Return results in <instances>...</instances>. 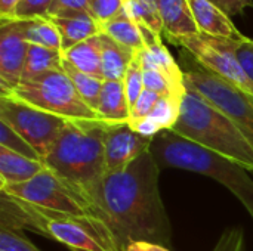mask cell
<instances>
[{"label": "cell", "mask_w": 253, "mask_h": 251, "mask_svg": "<svg viewBox=\"0 0 253 251\" xmlns=\"http://www.w3.org/2000/svg\"><path fill=\"white\" fill-rule=\"evenodd\" d=\"M159 178L160 166L151 151L126 170L105 175L98 210L122 251L136 241L172 249V228L162 201Z\"/></svg>", "instance_id": "1"}, {"label": "cell", "mask_w": 253, "mask_h": 251, "mask_svg": "<svg viewBox=\"0 0 253 251\" xmlns=\"http://www.w3.org/2000/svg\"><path fill=\"white\" fill-rule=\"evenodd\" d=\"M58 28L61 41H62V52L71 49L73 46L101 34L99 22L89 13L82 12L70 16H47Z\"/></svg>", "instance_id": "17"}, {"label": "cell", "mask_w": 253, "mask_h": 251, "mask_svg": "<svg viewBox=\"0 0 253 251\" xmlns=\"http://www.w3.org/2000/svg\"><path fill=\"white\" fill-rule=\"evenodd\" d=\"M123 84H125V92H126V96L129 101V107L132 108L133 104L136 102V99L141 96V93L145 89L144 87V67H142L138 52L126 71Z\"/></svg>", "instance_id": "28"}, {"label": "cell", "mask_w": 253, "mask_h": 251, "mask_svg": "<svg viewBox=\"0 0 253 251\" xmlns=\"http://www.w3.org/2000/svg\"><path fill=\"white\" fill-rule=\"evenodd\" d=\"M25 21L9 19L0 25V95H9L22 80L30 43L24 36Z\"/></svg>", "instance_id": "11"}, {"label": "cell", "mask_w": 253, "mask_h": 251, "mask_svg": "<svg viewBox=\"0 0 253 251\" xmlns=\"http://www.w3.org/2000/svg\"><path fill=\"white\" fill-rule=\"evenodd\" d=\"M163 25L165 36L173 44L185 37L199 34V27L194 21L188 0H156Z\"/></svg>", "instance_id": "15"}, {"label": "cell", "mask_w": 253, "mask_h": 251, "mask_svg": "<svg viewBox=\"0 0 253 251\" xmlns=\"http://www.w3.org/2000/svg\"><path fill=\"white\" fill-rule=\"evenodd\" d=\"M24 36L30 44L43 46L62 52V41L56 25L47 16H37L33 19H24Z\"/></svg>", "instance_id": "23"}, {"label": "cell", "mask_w": 253, "mask_h": 251, "mask_svg": "<svg viewBox=\"0 0 253 251\" xmlns=\"http://www.w3.org/2000/svg\"><path fill=\"white\" fill-rule=\"evenodd\" d=\"M199 31L212 37L242 40L246 36L239 31L230 16L211 0H188Z\"/></svg>", "instance_id": "14"}, {"label": "cell", "mask_w": 253, "mask_h": 251, "mask_svg": "<svg viewBox=\"0 0 253 251\" xmlns=\"http://www.w3.org/2000/svg\"><path fill=\"white\" fill-rule=\"evenodd\" d=\"M90 0H53L46 16H70L89 12Z\"/></svg>", "instance_id": "32"}, {"label": "cell", "mask_w": 253, "mask_h": 251, "mask_svg": "<svg viewBox=\"0 0 253 251\" xmlns=\"http://www.w3.org/2000/svg\"><path fill=\"white\" fill-rule=\"evenodd\" d=\"M101 34L111 37L114 41L132 49L133 52H141L145 49V40L139 25L132 19V16L126 12V9L117 15L116 18L99 25Z\"/></svg>", "instance_id": "22"}, {"label": "cell", "mask_w": 253, "mask_h": 251, "mask_svg": "<svg viewBox=\"0 0 253 251\" xmlns=\"http://www.w3.org/2000/svg\"><path fill=\"white\" fill-rule=\"evenodd\" d=\"M0 228L31 231L71 251H122L108 225L98 217L50 213L0 191Z\"/></svg>", "instance_id": "3"}, {"label": "cell", "mask_w": 253, "mask_h": 251, "mask_svg": "<svg viewBox=\"0 0 253 251\" xmlns=\"http://www.w3.org/2000/svg\"><path fill=\"white\" fill-rule=\"evenodd\" d=\"M185 86L224 111L253 146V96L202 67L182 49Z\"/></svg>", "instance_id": "7"}, {"label": "cell", "mask_w": 253, "mask_h": 251, "mask_svg": "<svg viewBox=\"0 0 253 251\" xmlns=\"http://www.w3.org/2000/svg\"><path fill=\"white\" fill-rule=\"evenodd\" d=\"M0 120L16 130L44 160L68 120L9 96H0Z\"/></svg>", "instance_id": "10"}, {"label": "cell", "mask_w": 253, "mask_h": 251, "mask_svg": "<svg viewBox=\"0 0 253 251\" xmlns=\"http://www.w3.org/2000/svg\"><path fill=\"white\" fill-rule=\"evenodd\" d=\"M172 132L253 172L249 141L224 111L190 87L182 96L179 118Z\"/></svg>", "instance_id": "4"}, {"label": "cell", "mask_w": 253, "mask_h": 251, "mask_svg": "<svg viewBox=\"0 0 253 251\" xmlns=\"http://www.w3.org/2000/svg\"><path fill=\"white\" fill-rule=\"evenodd\" d=\"M19 1L21 0H0V21L13 19Z\"/></svg>", "instance_id": "38"}, {"label": "cell", "mask_w": 253, "mask_h": 251, "mask_svg": "<svg viewBox=\"0 0 253 251\" xmlns=\"http://www.w3.org/2000/svg\"><path fill=\"white\" fill-rule=\"evenodd\" d=\"M154 138L135 132L129 123L110 124L105 135V170L119 173L150 151Z\"/></svg>", "instance_id": "12"}, {"label": "cell", "mask_w": 253, "mask_h": 251, "mask_svg": "<svg viewBox=\"0 0 253 251\" xmlns=\"http://www.w3.org/2000/svg\"><path fill=\"white\" fill-rule=\"evenodd\" d=\"M0 251H40L21 232L0 228Z\"/></svg>", "instance_id": "30"}, {"label": "cell", "mask_w": 253, "mask_h": 251, "mask_svg": "<svg viewBox=\"0 0 253 251\" xmlns=\"http://www.w3.org/2000/svg\"><path fill=\"white\" fill-rule=\"evenodd\" d=\"M62 70L70 77V80L73 81V84H74L77 93L80 95V98L98 114L99 96H101V90H102V86H104V80L76 70L65 59L62 61Z\"/></svg>", "instance_id": "25"}, {"label": "cell", "mask_w": 253, "mask_h": 251, "mask_svg": "<svg viewBox=\"0 0 253 251\" xmlns=\"http://www.w3.org/2000/svg\"><path fill=\"white\" fill-rule=\"evenodd\" d=\"M212 251H248L243 229L231 228L224 231Z\"/></svg>", "instance_id": "34"}, {"label": "cell", "mask_w": 253, "mask_h": 251, "mask_svg": "<svg viewBox=\"0 0 253 251\" xmlns=\"http://www.w3.org/2000/svg\"><path fill=\"white\" fill-rule=\"evenodd\" d=\"M102 38V78L105 81H123L136 52L101 34Z\"/></svg>", "instance_id": "21"}, {"label": "cell", "mask_w": 253, "mask_h": 251, "mask_svg": "<svg viewBox=\"0 0 253 251\" xmlns=\"http://www.w3.org/2000/svg\"><path fill=\"white\" fill-rule=\"evenodd\" d=\"M44 169L43 161L31 160L0 146V188L24 183Z\"/></svg>", "instance_id": "18"}, {"label": "cell", "mask_w": 253, "mask_h": 251, "mask_svg": "<svg viewBox=\"0 0 253 251\" xmlns=\"http://www.w3.org/2000/svg\"><path fill=\"white\" fill-rule=\"evenodd\" d=\"M53 0H21L16 6L13 19H33L46 16Z\"/></svg>", "instance_id": "33"}, {"label": "cell", "mask_w": 253, "mask_h": 251, "mask_svg": "<svg viewBox=\"0 0 253 251\" xmlns=\"http://www.w3.org/2000/svg\"><path fill=\"white\" fill-rule=\"evenodd\" d=\"M62 61H64V55L61 50L30 44L22 78L36 77L47 71L62 70Z\"/></svg>", "instance_id": "24"}, {"label": "cell", "mask_w": 253, "mask_h": 251, "mask_svg": "<svg viewBox=\"0 0 253 251\" xmlns=\"http://www.w3.org/2000/svg\"><path fill=\"white\" fill-rule=\"evenodd\" d=\"M242 40L212 37L199 33L196 36L181 38L175 44L188 52L202 67L211 72L219 75L221 78L253 96L252 80L248 77L237 58V47Z\"/></svg>", "instance_id": "9"}, {"label": "cell", "mask_w": 253, "mask_h": 251, "mask_svg": "<svg viewBox=\"0 0 253 251\" xmlns=\"http://www.w3.org/2000/svg\"><path fill=\"white\" fill-rule=\"evenodd\" d=\"M160 95L144 89V92L141 93V96L136 99V102L133 104V107L130 108V117H129V124L138 123L141 120H144L151 111L153 108L157 105V102L160 101Z\"/></svg>", "instance_id": "31"}, {"label": "cell", "mask_w": 253, "mask_h": 251, "mask_svg": "<svg viewBox=\"0 0 253 251\" xmlns=\"http://www.w3.org/2000/svg\"><path fill=\"white\" fill-rule=\"evenodd\" d=\"M150 151L160 169L187 170L219 182L233 192L253 219V179L243 166L184 139L172 130L157 135Z\"/></svg>", "instance_id": "5"}, {"label": "cell", "mask_w": 253, "mask_h": 251, "mask_svg": "<svg viewBox=\"0 0 253 251\" xmlns=\"http://www.w3.org/2000/svg\"><path fill=\"white\" fill-rule=\"evenodd\" d=\"M126 12L138 25L147 27L156 36H165V25L156 0H126Z\"/></svg>", "instance_id": "26"}, {"label": "cell", "mask_w": 253, "mask_h": 251, "mask_svg": "<svg viewBox=\"0 0 253 251\" xmlns=\"http://www.w3.org/2000/svg\"><path fill=\"white\" fill-rule=\"evenodd\" d=\"M126 9V0H90L89 13L101 24L116 18Z\"/></svg>", "instance_id": "29"}, {"label": "cell", "mask_w": 253, "mask_h": 251, "mask_svg": "<svg viewBox=\"0 0 253 251\" xmlns=\"http://www.w3.org/2000/svg\"><path fill=\"white\" fill-rule=\"evenodd\" d=\"M237 58L253 83V38L245 37L237 47Z\"/></svg>", "instance_id": "35"}, {"label": "cell", "mask_w": 253, "mask_h": 251, "mask_svg": "<svg viewBox=\"0 0 253 251\" xmlns=\"http://www.w3.org/2000/svg\"><path fill=\"white\" fill-rule=\"evenodd\" d=\"M123 251H172V249H168V247L160 246V244L136 241V243H130L129 246H126Z\"/></svg>", "instance_id": "37"}, {"label": "cell", "mask_w": 253, "mask_h": 251, "mask_svg": "<svg viewBox=\"0 0 253 251\" xmlns=\"http://www.w3.org/2000/svg\"><path fill=\"white\" fill-rule=\"evenodd\" d=\"M0 146H4L16 154L28 157L31 160L43 161L40 154L16 132L13 130L6 121L0 120Z\"/></svg>", "instance_id": "27"}, {"label": "cell", "mask_w": 253, "mask_h": 251, "mask_svg": "<svg viewBox=\"0 0 253 251\" xmlns=\"http://www.w3.org/2000/svg\"><path fill=\"white\" fill-rule=\"evenodd\" d=\"M139 28H141L144 40H145V49L138 52L142 67L160 71L162 74H165L169 78V81L175 86V89L179 93H185L187 86H185L184 71H182L181 65L173 59V56L170 55L168 47L163 44L162 37L156 36L144 25H139Z\"/></svg>", "instance_id": "13"}, {"label": "cell", "mask_w": 253, "mask_h": 251, "mask_svg": "<svg viewBox=\"0 0 253 251\" xmlns=\"http://www.w3.org/2000/svg\"><path fill=\"white\" fill-rule=\"evenodd\" d=\"M0 96L13 98L68 121L101 120L99 115L80 98L64 70L47 71L36 77L22 78L9 95Z\"/></svg>", "instance_id": "6"}, {"label": "cell", "mask_w": 253, "mask_h": 251, "mask_svg": "<svg viewBox=\"0 0 253 251\" xmlns=\"http://www.w3.org/2000/svg\"><path fill=\"white\" fill-rule=\"evenodd\" d=\"M64 59L76 70L102 78V38L101 34L93 36L71 49L62 52ZM104 80V78H102ZM105 81V80H104Z\"/></svg>", "instance_id": "20"}, {"label": "cell", "mask_w": 253, "mask_h": 251, "mask_svg": "<svg viewBox=\"0 0 253 251\" xmlns=\"http://www.w3.org/2000/svg\"><path fill=\"white\" fill-rule=\"evenodd\" d=\"M219 6L228 16L242 15L246 7L253 6V0H211Z\"/></svg>", "instance_id": "36"}, {"label": "cell", "mask_w": 253, "mask_h": 251, "mask_svg": "<svg viewBox=\"0 0 253 251\" xmlns=\"http://www.w3.org/2000/svg\"><path fill=\"white\" fill-rule=\"evenodd\" d=\"M98 115L108 124H122L129 121L130 107L123 81H104L99 96Z\"/></svg>", "instance_id": "19"}, {"label": "cell", "mask_w": 253, "mask_h": 251, "mask_svg": "<svg viewBox=\"0 0 253 251\" xmlns=\"http://www.w3.org/2000/svg\"><path fill=\"white\" fill-rule=\"evenodd\" d=\"M108 127L110 124L101 120L68 121L43 160L44 167L90 200L96 209L107 175L105 135Z\"/></svg>", "instance_id": "2"}, {"label": "cell", "mask_w": 253, "mask_h": 251, "mask_svg": "<svg viewBox=\"0 0 253 251\" xmlns=\"http://www.w3.org/2000/svg\"><path fill=\"white\" fill-rule=\"evenodd\" d=\"M182 98L162 96L153 111L141 121L129 124L135 132L147 138H156L163 132L173 130L181 112Z\"/></svg>", "instance_id": "16"}, {"label": "cell", "mask_w": 253, "mask_h": 251, "mask_svg": "<svg viewBox=\"0 0 253 251\" xmlns=\"http://www.w3.org/2000/svg\"><path fill=\"white\" fill-rule=\"evenodd\" d=\"M0 191L50 213L102 219L90 200L77 192L47 167L33 179L19 185L1 186Z\"/></svg>", "instance_id": "8"}]
</instances>
